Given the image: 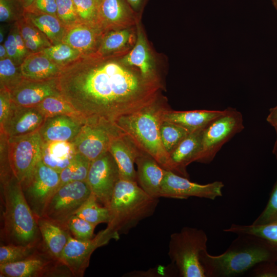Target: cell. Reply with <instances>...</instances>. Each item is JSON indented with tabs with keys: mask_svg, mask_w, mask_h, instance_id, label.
<instances>
[{
	"mask_svg": "<svg viewBox=\"0 0 277 277\" xmlns=\"http://www.w3.org/2000/svg\"><path fill=\"white\" fill-rule=\"evenodd\" d=\"M138 14L127 0H101L96 25L104 34L133 27L137 24Z\"/></svg>",
	"mask_w": 277,
	"mask_h": 277,
	"instance_id": "15",
	"label": "cell"
},
{
	"mask_svg": "<svg viewBox=\"0 0 277 277\" xmlns=\"http://www.w3.org/2000/svg\"><path fill=\"white\" fill-rule=\"evenodd\" d=\"M224 110H195L175 111L170 108L164 114V121L177 124L189 132L204 128L210 122L221 115Z\"/></svg>",
	"mask_w": 277,
	"mask_h": 277,
	"instance_id": "27",
	"label": "cell"
},
{
	"mask_svg": "<svg viewBox=\"0 0 277 277\" xmlns=\"http://www.w3.org/2000/svg\"><path fill=\"white\" fill-rule=\"evenodd\" d=\"M60 173L41 160L31 176L21 184L31 209L37 217H42L49 200L58 188Z\"/></svg>",
	"mask_w": 277,
	"mask_h": 277,
	"instance_id": "10",
	"label": "cell"
},
{
	"mask_svg": "<svg viewBox=\"0 0 277 277\" xmlns=\"http://www.w3.org/2000/svg\"><path fill=\"white\" fill-rule=\"evenodd\" d=\"M5 209L2 236L8 244L28 245L39 242L37 217L11 170L1 171Z\"/></svg>",
	"mask_w": 277,
	"mask_h": 277,
	"instance_id": "4",
	"label": "cell"
},
{
	"mask_svg": "<svg viewBox=\"0 0 277 277\" xmlns=\"http://www.w3.org/2000/svg\"><path fill=\"white\" fill-rule=\"evenodd\" d=\"M4 36H5L4 29V28L1 26V29H0V43L1 44H3V43L4 41Z\"/></svg>",
	"mask_w": 277,
	"mask_h": 277,
	"instance_id": "55",
	"label": "cell"
},
{
	"mask_svg": "<svg viewBox=\"0 0 277 277\" xmlns=\"http://www.w3.org/2000/svg\"><path fill=\"white\" fill-rule=\"evenodd\" d=\"M11 169L21 184L33 173L41 160L44 142L38 131L24 136L8 137Z\"/></svg>",
	"mask_w": 277,
	"mask_h": 277,
	"instance_id": "8",
	"label": "cell"
},
{
	"mask_svg": "<svg viewBox=\"0 0 277 277\" xmlns=\"http://www.w3.org/2000/svg\"><path fill=\"white\" fill-rule=\"evenodd\" d=\"M137 182L149 195L160 197V192L166 170L153 157L140 151L135 159Z\"/></svg>",
	"mask_w": 277,
	"mask_h": 277,
	"instance_id": "21",
	"label": "cell"
},
{
	"mask_svg": "<svg viewBox=\"0 0 277 277\" xmlns=\"http://www.w3.org/2000/svg\"><path fill=\"white\" fill-rule=\"evenodd\" d=\"M244 129L242 113L228 107L203 129L202 148L198 162H211L222 146Z\"/></svg>",
	"mask_w": 277,
	"mask_h": 277,
	"instance_id": "7",
	"label": "cell"
},
{
	"mask_svg": "<svg viewBox=\"0 0 277 277\" xmlns=\"http://www.w3.org/2000/svg\"><path fill=\"white\" fill-rule=\"evenodd\" d=\"M8 57L7 50L4 44L0 45V60H3Z\"/></svg>",
	"mask_w": 277,
	"mask_h": 277,
	"instance_id": "52",
	"label": "cell"
},
{
	"mask_svg": "<svg viewBox=\"0 0 277 277\" xmlns=\"http://www.w3.org/2000/svg\"><path fill=\"white\" fill-rule=\"evenodd\" d=\"M41 52L61 66L83 55L78 51L63 42L52 45Z\"/></svg>",
	"mask_w": 277,
	"mask_h": 277,
	"instance_id": "39",
	"label": "cell"
},
{
	"mask_svg": "<svg viewBox=\"0 0 277 277\" xmlns=\"http://www.w3.org/2000/svg\"><path fill=\"white\" fill-rule=\"evenodd\" d=\"M275 131L276 132V137L272 149V153L277 159V129H275Z\"/></svg>",
	"mask_w": 277,
	"mask_h": 277,
	"instance_id": "54",
	"label": "cell"
},
{
	"mask_svg": "<svg viewBox=\"0 0 277 277\" xmlns=\"http://www.w3.org/2000/svg\"><path fill=\"white\" fill-rule=\"evenodd\" d=\"M95 1L97 3V5H98L101 2V0H95Z\"/></svg>",
	"mask_w": 277,
	"mask_h": 277,
	"instance_id": "57",
	"label": "cell"
},
{
	"mask_svg": "<svg viewBox=\"0 0 277 277\" xmlns=\"http://www.w3.org/2000/svg\"><path fill=\"white\" fill-rule=\"evenodd\" d=\"M23 17L42 32L52 45L62 42L66 28L57 16L25 10Z\"/></svg>",
	"mask_w": 277,
	"mask_h": 277,
	"instance_id": "30",
	"label": "cell"
},
{
	"mask_svg": "<svg viewBox=\"0 0 277 277\" xmlns=\"http://www.w3.org/2000/svg\"><path fill=\"white\" fill-rule=\"evenodd\" d=\"M190 133L177 124L163 121L161 126V136L164 147L169 155Z\"/></svg>",
	"mask_w": 277,
	"mask_h": 277,
	"instance_id": "36",
	"label": "cell"
},
{
	"mask_svg": "<svg viewBox=\"0 0 277 277\" xmlns=\"http://www.w3.org/2000/svg\"><path fill=\"white\" fill-rule=\"evenodd\" d=\"M62 264L46 250L38 251L19 261L0 264V275L4 277H39L52 274ZM63 265V264H62Z\"/></svg>",
	"mask_w": 277,
	"mask_h": 277,
	"instance_id": "16",
	"label": "cell"
},
{
	"mask_svg": "<svg viewBox=\"0 0 277 277\" xmlns=\"http://www.w3.org/2000/svg\"><path fill=\"white\" fill-rule=\"evenodd\" d=\"M37 222L46 251L60 261L71 234L66 227L46 217H37Z\"/></svg>",
	"mask_w": 277,
	"mask_h": 277,
	"instance_id": "24",
	"label": "cell"
},
{
	"mask_svg": "<svg viewBox=\"0 0 277 277\" xmlns=\"http://www.w3.org/2000/svg\"><path fill=\"white\" fill-rule=\"evenodd\" d=\"M82 117L60 115L46 118L38 132L44 143L72 141L85 123Z\"/></svg>",
	"mask_w": 277,
	"mask_h": 277,
	"instance_id": "19",
	"label": "cell"
},
{
	"mask_svg": "<svg viewBox=\"0 0 277 277\" xmlns=\"http://www.w3.org/2000/svg\"><path fill=\"white\" fill-rule=\"evenodd\" d=\"M208 238L202 229L184 227L171 234L168 255L182 277H206L200 254L207 250Z\"/></svg>",
	"mask_w": 277,
	"mask_h": 277,
	"instance_id": "6",
	"label": "cell"
},
{
	"mask_svg": "<svg viewBox=\"0 0 277 277\" xmlns=\"http://www.w3.org/2000/svg\"><path fill=\"white\" fill-rule=\"evenodd\" d=\"M120 179L118 166L108 151L91 162L86 182L98 201L108 207Z\"/></svg>",
	"mask_w": 277,
	"mask_h": 277,
	"instance_id": "13",
	"label": "cell"
},
{
	"mask_svg": "<svg viewBox=\"0 0 277 277\" xmlns=\"http://www.w3.org/2000/svg\"><path fill=\"white\" fill-rule=\"evenodd\" d=\"M16 22L25 45L31 53L41 52L52 45L47 37L24 17Z\"/></svg>",
	"mask_w": 277,
	"mask_h": 277,
	"instance_id": "31",
	"label": "cell"
},
{
	"mask_svg": "<svg viewBox=\"0 0 277 277\" xmlns=\"http://www.w3.org/2000/svg\"><path fill=\"white\" fill-rule=\"evenodd\" d=\"M203 128L190 132L170 153L175 173L188 178L186 167L197 162L202 148Z\"/></svg>",
	"mask_w": 277,
	"mask_h": 277,
	"instance_id": "23",
	"label": "cell"
},
{
	"mask_svg": "<svg viewBox=\"0 0 277 277\" xmlns=\"http://www.w3.org/2000/svg\"><path fill=\"white\" fill-rule=\"evenodd\" d=\"M36 107L46 118L60 115L83 117L61 95L48 96L43 100Z\"/></svg>",
	"mask_w": 277,
	"mask_h": 277,
	"instance_id": "34",
	"label": "cell"
},
{
	"mask_svg": "<svg viewBox=\"0 0 277 277\" xmlns=\"http://www.w3.org/2000/svg\"><path fill=\"white\" fill-rule=\"evenodd\" d=\"M15 35L16 43L17 52L20 65L26 57L31 53L27 48L23 38L21 35L16 22L14 24Z\"/></svg>",
	"mask_w": 277,
	"mask_h": 277,
	"instance_id": "49",
	"label": "cell"
},
{
	"mask_svg": "<svg viewBox=\"0 0 277 277\" xmlns=\"http://www.w3.org/2000/svg\"><path fill=\"white\" fill-rule=\"evenodd\" d=\"M276 262H261L252 268L250 276L254 277H277Z\"/></svg>",
	"mask_w": 277,
	"mask_h": 277,
	"instance_id": "46",
	"label": "cell"
},
{
	"mask_svg": "<svg viewBox=\"0 0 277 277\" xmlns=\"http://www.w3.org/2000/svg\"><path fill=\"white\" fill-rule=\"evenodd\" d=\"M104 35L97 26L81 22L66 29L62 42L87 55L97 50Z\"/></svg>",
	"mask_w": 277,
	"mask_h": 277,
	"instance_id": "22",
	"label": "cell"
},
{
	"mask_svg": "<svg viewBox=\"0 0 277 277\" xmlns=\"http://www.w3.org/2000/svg\"><path fill=\"white\" fill-rule=\"evenodd\" d=\"M10 93L13 102L24 107H36L48 96L61 95L57 77L43 80L24 78Z\"/></svg>",
	"mask_w": 277,
	"mask_h": 277,
	"instance_id": "18",
	"label": "cell"
},
{
	"mask_svg": "<svg viewBox=\"0 0 277 277\" xmlns=\"http://www.w3.org/2000/svg\"><path fill=\"white\" fill-rule=\"evenodd\" d=\"M25 10L29 8L36 0H19Z\"/></svg>",
	"mask_w": 277,
	"mask_h": 277,
	"instance_id": "53",
	"label": "cell"
},
{
	"mask_svg": "<svg viewBox=\"0 0 277 277\" xmlns=\"http://www.w3.org/2000/svg\"><path fill=\"white\" fill-rule=\"evenodd\" d=\"M137 27L135 43L131 50L122 57V61L127 65L138 68L147 77H159L155 72L146 38L142 29Z\"/></svg>",
	"mask_w": 277,
	"mask_h": 277,
	"instance_id": "28",
	"label": "cell"
},
{
	"mask_svg": "<svg viewBox=\"0 0 277 277\" xmlns=\"http://www.w3.org/2000/svg\"><path fill=\"white\" fill-rule=\"evenodd\" d=\"M274 222H277V179L265 208L252 224L262 225Z\"/></svg>",
	"mask_w": 277,
	"mask_h": 277,
	"instance_id": "44",
	"label": "cell"
},
{
	"mask_svg": "<svg viewBox=\"0 0 277 277\" xmlns=\"http://www.w3.org/2000/svg\"><path fill=\"white\" fill-rule=\"evenodd\" d=\"M266 121L274 129H277V105L269 109Z\"/></svg>",
	"mask_w": 277,
	"mask_h": 277,
	"instance_id": "50",
	"label": "cell"
},
{
	"mask_svg": "<svg viewBox=\"0 0 277 277\" xmlns=\"http://www.w3.org/2000/svg\"><path fill=\"white\" fill-rule=\"evenodd\" d=\"M8 57L17 66H20L17 52L14 26L12 27L4 43Z\"/></svg>",
	"mask_w": 277,
	"mask_h": 277,
	"instance_id": "48",
	"label": "cell"
},
{
	"mask_svg": "<svg viewBox=\"0 0 277 277\" xmlns=\"http://www.w3.org/2000/svg\"><path fill=\"white\" fill-rule=\"evenodd\" d=\"M57 16L66 29L81 23L72 0H56Z\"/></svg>",
	"mask_w": 277,
	"mask_h": 277,
	"instance_id": "41",
	"label": "cell"
},
{
	"mask_svg": "<svg viewBox=\"0 0 277 277\" xmlns=\"http://www.w3.org/2000/svg\"><path fill=\"white\" fill-rule=\"evenodd\" d=\"M117 55H82L62 66L61 95L87 121L112 123L153 104L163 88L159 77L145 76Z\"/></svg>",
	"mask_w": 277,
	"mask_h": 277,
	"instance_id": "1",
	"label": "cell"
},
{
	"mask_svg": "<svg viewBox=\"0 0 277 277\" xmlns=\"http://www.w3.org/2000/svg\"><path fill=\"white\" fill-rule=\"evenodd\" d=\"M100 204L95 196L91 193L75 215L96 226L100 223H108L110 217L109 209Z\"/></svg>",
	"mask_w": 277,
	"mask_h": 277,
	"instance_id": "33",
	"label": "cell"
},
{
	"mask_svg": "<svg viewBox=\"0 0 277 277\" xmlns=\"http://www.w3.org/2000/svg\"><path fill=\"white\" fill-rule=\"evenodd\" d=\"M91 193L86 181L66 183L54 192L42 216L65 227L67 221L75 214Z\"/></svg>",
	"mask_w": 277,
	"mask_h": 277,
	"instance_id": "9",
	"label": "cell"
},
{
	"mask_svg": "<svg viewBox=\"0 0 277 277\" xmlns=\"http://www.w3.org/2000/svg\"><path fill=\"white\" fill-rule=\"evenodd\" d=\"M168 109L166 100L161 96L140 110L120 117L114 124L141 151L153 157L165 170L175 173L161 136L164 114Z\"/></svg>",
	"mask_w": 277,
	"mask_h": 277,
	"instance_id": "2",
	"label": "cell"
},
{
	"mask_svg": "<svg viewBox=\"0 0 277 277\" xmlns=\"http://www.w3.org/2000/svg\"><path fill=\"white\" fill-rule=\"evenodd\" d=\"M272 5H273L274 7L277 11V0H271Z\"/></svg>",
	"mask_w": 277,
	"mask_h": 277,
	"instance_id": "56",
	"label": "cell"
},
{
	"mask_svg": "<svg viewBox=\"0 0 277 277\" xmlns=\"http://www.w3.org/2000/svg\"><path fill=\"white\" fill-rule=\"evenodd\" d=\"M46 117L36 107L19 106L12 102L9 115L0 126L8 137H18L38 131Z\"/></svg>",
	"mask_w": 277,
	"mask_h": 277,
	"instance_id": "17",
	"label": "cell"
},
{
	"mask_svg": "<svg viewBox=\"0 0 277 277\" xmlns=\"http://www.w3.org/2000/svg\"><path fill=\"white\" fill-rule=\"evenodd\" d=\"M25 10L33 13L48 14L57 16L56 0H36Z\"/></svg>",
	"mask_w": 277,
	"mask_h": 277,
	"instance_id": "45",
	"label": "cell"
},
{
	"mask_svg": "<svg viewBox=\"0 0 277 277\" xmlns=\"http://www.w3.org/2000/svg\"><path fill=\"white\" fill-rule=\"evenodd\" d=\"M76 153L71 142L44 143L41 160L46 165L60 173L69 165Z\"/></svg>",
	"mask_w": 277,
	"mask_h": 277,
	"instance_id": "29",
	"label": "cell"
},
{
	"mask_svg": "<svg viewBox=\"0 0 277 277\" xmlns=\"http://www.w3.org/2000/svg\"><path fill=\"white\" fill-rule=\"evenodd\" d=\"M159 198L148 194L137 182L120 179L108 207V228L118 235L126 234L142 220L151 216Z\"/></svg>",
	"mask_w": 277,
	"mask_h": 277,
	"instance_id": "5",
	"label": "cell"
},
{
	"mask_svg": "<svg viewBox=\"0 0 277 277\" xmlns=\"http://www.w3.org/2000/svg\"><path fill=\"white\" fill-rule=\"evenodd\" d=\"M147 0H127L134 10L138 13L141 12Z\"/></svg>",
	"mask_w": 277,
	"mask_h": 277,
	"instance_id": "51",
	"label": "cell"
},
{
	"mask_svg": "<svg viewBox=\"0 0 277 277\" xmlns=\"http://www.w3.org/2000/svg\"><path fill=\"white\" fill-rule=\"evenodd\" d=\"M39 246V243L28 245H2L0 247V264L11 263L24 260L37 252Z\"/></svg>",
	"mask_w": 277,
	"mask_h": 277,
	"instance_id": "37",
	"label": "cell"
},
{
	"mask_svg": "<svg viewBox=\"0 0 277 277\" xmlns=\"http://www.w3.org/2000/svg\"><path fill=\"white\" fill-rule=\"evenodd\" d=\"M65 227L76 239L86 241L93 237L96 226L75 214L67 221Z\"/></svg>",
	"mask_w": 277,
	"mask_h": 277,
	"instance_id": "40",
	"label": "cell"
},
{
	"mask_svg": "<svg viewBox=\"0 0 277 277\" xmlns=\"http://www.w3.org/2000/svg\"><path fill=\"white\" fill-rule=\"evenodd\" d=\"M109 151L118 166L121 179L137 182L134 164L140 150L120 131L110 142Z\"/></svg>",
	"mask_w": 277,
	"mask_h": 277,
	"instance_id": "20",
	"label": "cell"
},
{
	"mask_svg": "<svg viewBox=\"0 0 277 277\" xmlns=\"http://www.w3.org/2000/svg\"><path fill=\"white\" fill-rule=\"evenodd\" d=\"M223 231L236 234H246L256 236L265 240L277 250V222L262 225L232 224L230 227Z\"/></svg>",
	"mask_w": 277,
	"mask_h": 277,
	"instance_id": "32",
	"label": "cell"
},
{
	"mask_svg": "<svg viewBox=\"0 0 277 277\" xmlns=\"http://www.w3.org/2000/svg\"><path fill=\"white\" fill-rule=\"evenodd\" d=\"M224 187L221 181L200 184L188 178L166 170L162 184L160 197L186 199L190 197L205 198L212 200L222 196Z\"/></svg>",
	"mask_w": 277,
	"mask_h": 277,
	"instance_id": "14",
	"label": "cell"
},
{
	"mask_svg": "<svg viewBox=\"0 0 277 277\" xmlns=\"http://www.w3.org/2000/svg\"><path fill=\"white\" fill-rule=\"evenodd\" d=\"M134 27L110 31L102 38L97 50L99 55L123 56L134 46L136 37Z\"/></svg>",
	"mask_w": 277,
	"mask_h": 277,
	"instance_id": "26",
	"label": "cell"
},
{
	"mask_svg": "<svg viewBox=\"0 0 277 277\" xmlns=\"http://www.w3.org/2000/svg\"><path fill=\"white\" fill-rule=\"evenodd\" d=\"M24 79L20 66L16 65L9 57L0 60V88L10 92Z\"/></svg>",
	"mask_w": 277,
	"mask_h": 277,
	"instance_id": "38",
	"label": "cell"
},
{
	"mask_svg": "<svg viewBox=\"0 0 277 277\" xmlns=\"http://www.w3.org/2000/svg\"><path fill=\"white\" fill-rule=\"evenodd\" d=\"M82 23L96 25L98 5L95 0H72Z\"/></svg>",
	"mask_w": 277,
	"mask_h": 277,
	"instance_id": "43",
	"label": "cell"
},
{
	"mask_svg": "<svg viewBox=\"0 0 277 277\" xmlns=\"http://www.w3.org/2000/svg\"><path fill=\"white\" fill-rule=\"evenodd\" d=\"M25 9L19 0H0V21L16 22L23 17Z\"/></svg>",
	"mask_w": 277,
	"mask_h": 277,
	"instance_id": "42",
	"label": "cell"
},
{
	"mask_svg": "<svg viewBox=\"0 0 277 277\" xmlns=\"http://www.w3.org/2000/svg\"><path fill=\"white\" fill-rule=\"evenodd\" d=\"M20 66L23 77L32 80H43L57 77L62 68L41 51L31 53Z\"/></svg>",
	"mask_w": 277,
	"mask_h": 277,
	"instance_id": "25",
	"label": "cell"
},
{
	"mask_svg": "<svg viewBox=\"0 0 277 277\" xmlns=\"http://www.w3.org/2000/svg\"><path fill=\"white\" fill-rule=\"evenodd\" d=\"M223 253L214 255L203 250L200 261L206 277L237 276L265 261L276 262L277 250L254 235L240 234Z\"/></svg>",
	"mask_w": 277,
	"mask_h": 277,
	"instance_id": "3",
	"label": "cell"
},
{
	"mask_svg": "<svg viewBox=\"0 0 277 277\" xmlns=\"http://www.w3.org/2000/svg\"><path fill=\"white\" fill-rule=\"evenodd\" d=\"M91 162L83 155L76 153L69 165L60 173L59 187L71 182L86 181Z\"/></svg>",
	"mask_w": 277,
	"mask_h": 277,
	"instance_id": "35",
	"label": "cell"
},
{
	"mask_svg": "<svg viewBox=\"0 0 277 277\" xmlns=\"http://www.w3.org/2000/svg\"><path fill=\"white\" fill-rule=\"evenodd\" d=\"M119 133L113 123L87 121L72 143L77 153L92 162L109 151L112 138Z\"/></svg>",
	"mask_w": 277,
	"mask_h": 277,
	"instance_id": "12",
	"label": "cell"
},
{
	"mask_svg": "<svg viewBox=\"0 0 277 277\" xmlns=\"http://www.w3.org/2000/svg\"><path fill=\"white\" fill-rule=\"evenodd\" d=\"M119 235L107 227L96 235L86 241L69 236L61 254L60 261L73 275L82 276L88 267L91 254L97 248L106 245L111 240H117Z\"/></svg>",
	"mask_w": 277,
	"mask_h": 277,
	"instance_id": "11",
	"label": "cell"
},
{
	"mask_svg": "<svg viewBox=\"0 0 277 277\" xmlns=\"http://www.w3.org/2000/svg\"><path fill=\"white\" fill-rule=\"evenodd\" d=\"M12 102L10 92L0 88V126L4 124L9 115Z\"/></svg>",
	"mask_w": 277,
	"mask_h": 277,
	"instance_id": "47",
	"label": "cell"
}]
</instances>
